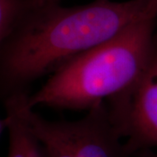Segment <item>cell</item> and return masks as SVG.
<instances>
[{"instance_id":"2","label":"cell","mask_w":157,"mask_h":157,"mask_svg":"<svg viewBox=\"0 0 157 157\" xmlns=\"http://www.w3.org/2000/svg\"><path fill=\"white\" fill-rule=\"evenodd\" d=\"M156 25L157 17L140 20L76 58L28 96V107L88 111L121 93L146 68Z\"/></svg>"},{"instance_id":"8","label":"cell","mask_w":157,"mask_h":157,"mask_svg":"<svg viewBox=\"0 0 157 157\" xmlns=\"http://www.w3.org/2000/svg\"><path fill=\"white\" fill-rule=\"evenodd\" d=\"M134 157H157V154L152 149H146L136 153Z\"/></svg>"},{"instance_id":"3","label":"cell","mask_w":157,"mask_h":157,"mask_svg":"<svg viewBox=\"0 0 157 157\" xmlns=\"http://www.w3.org/2000/svg\"><path fill=\"white\" fill-rule=\"evenodd\" d=\"M105 103L113 127L126 139L124 146L130 155L157 147V33L143 73Z\"/></svg>"},{"instance_id":"5","label":"cell","mask_w":157,"mask_h":157,"mask_svg":"<svg viewBox=\"0 0 157 157\" xmlns=\"http://www.w3.org/2000/svg\"><path fill=\"white\" fill-rule=\"evenodd\" d=\"M29 95H19L20 109L35 136L45 147L48 157H75L65 121H48L34 112L27 105Z\"/></svg>"},{"instance_id":"10","label":"cell","mask_w":157,"mask_h":157,"mask_svg":"<svg viewBox=\"0 0 157 157\" xmlns=\"http://www.w3.org/2000/svg\"><path fill=\"white\" fill-rule=\"evenodd\" d=\"M7 126H8L7 118L5 117L4 119H0V135H2V133L5 129L7 128Z\"/></svg>"},{"instance_id":"11","label":"cell","mask_w":157,"mask_h":157,"mask_svg":"<svg viewBox=\"0 0 157 157\" xmlns=\"http://www.w3.org/2000/svg\"><path fill=\"white\" fill-rule=\"evenodd\" d=\"M42 146H43V145H42ZM38 157H48V155H47V153H46V151H45V149L44 147H42V150H41V152H40V154H39V155Z\"/></svg>"},{"instance_id":"4","label":"cell","mask_w":157,"mask_h":157,"mask_svg":"<svg viewBox=\"0 0 157 157\" xmlns=\"http://www.w3.org/2000/svg\"><path fill=\"white\" fill-rule=\"evenodd\" d=\"M65 125L75 157H134L121 142L105 102L92 107L79 120L65 121Z\"/></svg>"},{"instance_id":"1","label":"cell","mask_w":157,"mask_h":157,"mask_svg":"<svg viewBox=\"0 0 157 157\" xmlns=\"http://www.w3.org/2000/svg\"><path fill=\"white\" fill-rule=\"evenodd\" d=\"M149 17H157V0L33 3L0 47V99L29 94L36 80Z\"/></svg>"},{"instance_id":"7","label":"cell","mask_w":157,"mask_h":157,"mask_svg":"<svg viewBox=\"0 0 157 157\" xmlns=\"http://www.w3.org/2000/svg\"><path fill=\"white\" fill-rule=\"evenodd\" d=\"M33 3V0H0V47Z\"/></svg>"},{"instance_id":"9","label":"cell","mask_w":157,"mask_h":157,"mask_svg":"<svg viewBox=\"0 0 157 157\" xmlns=\"http://www.w3.org/2000/svg\"><path fill=\"white\" fill-rule=\"evenodd\" d=\"M61 0H33L36 5H52V4H59Z\"/></svg>"},{"instance_id":"6","label":"cell","mask_w":157,"mask_h":157,"mask_svg":"<svg viewBox=\"0 0 157 157\" xmlns=\"http://www.w3.org/2000/svg\"><path fill=\"white\" fill-rule=\"evenodd\" d=\"M8 121L9 149L7 157H38L42 144L35 136L20 109L19 94L4 101Z\"/></svg>"}]
</instances>
